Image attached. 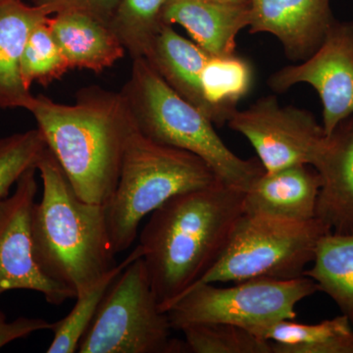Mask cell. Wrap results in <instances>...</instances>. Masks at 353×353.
<instances>
[{
  "mask_svg": "<svg viewBox=\"0 0 353 353\" xmlns=\"http://www.w3.org/2000/svg\"><path fill=\"white\" fill-rule=\"evenodd\" d=\"M243 199L245 192L218 181L173 196L150 214L139 245L163 312L217 263L243 215Z\"/></svg>",
  "mask_w": 353,
  "mask_h": 353,
  "instance_id": "obj_1",
  "label": "cell"
},
{
  "mask_svg": "<svg viewBox=\"0 0 353 353\" xmlns=\"http://www.w3.org/2000/svg\"><path fill=\"white\" fill-rule=\"evenodd\" d=\"M28 111L77 196L105 206L117 188L128 138L136 126L122 94L85 88L70 105L34 95Z\"/></svg>",
  "mask_w": 353,
  "mask_h": 353,
  "instance_id": "obj_2",
  "label": "cell"
},
{
  "mask_svg": "<svg viewBox=\"0 0 353 353\" xmlns=\"http://www.w3.org/2000/svg\"><path fill=\"white\" fill-rule=\"evenodd\" d=\"M37 169L43 190L32 212L34 257L46 276L73 290L77 297L117 265L105 206L77 196L48 148Z\"/></svg>",
  "mask_w": 353,
  "mask_h": 353,
  "instance_id": "obj_3",
  "label": "cell"
},
{
  "mask_svg": "<svg viewBox=\"0 0 353 353\" xmlns=\"http://www.w3.org/2000/svg\"><path fill=\"white\" fill-rule=\"evenodd\" d=\"M120 92L141 134L201 157L221 182L245 192L265 173L259 159H243L232 152L210 119L169 87L145 58L132 60L131 76Z\"/></svg>",
  "mask_w": 353,
  "mask_h": 353,
  "instance_id": "obj_4",
  "label": "cell"
},
{
  "mask_svg": "<svg viewBox=\"0 0 353 353\" xmlns=\"http://www.w3.org/2000/svg\"><path fill=\"white\" fill-rule=\"evenodd\" d=\"M218 181L201 157L152 141L134 126L125 148L117 188L105 205L114 252L131 248L141 221L164 202Z\"/></svg>",
  "mask_w": 353,
  "mask_h": 353,
  "instance_id": "obj_5",
  "label": "cell"
},
{
  "mask_svg": "<svg viewBox=\"0 0 353 353\" xmlns=\"http://www.w3.org/2000/svg\"><path fill=\"white\" fill-rule=\"evenodd\" d=\"M330 232L318 218L292 221L243 213L222 256L196 285L303 277L318 241Z\"/></svg>",
  "mask_w": 353,
  "mask_h": 353,
  "instance_id": "obj_6",
  "label": "cell"
},
{
  "mask_svg": "<svg viewBox=\"0 0 353 353\" xmlns=\"http://www.w3.org/2000/svg\"><path fill=\"white\" fill-rule=\"evenodd\" d=\"M170 320L159 304L143 257L128 265L108 288L80 341V353H183L172 338Z\"/></svg>",
  "mask_w": 353,
  "mask_h": 353,
  "instance_id": "obj_7",
  "label": "cell"
},
{
  "mask_svg": "<svg viewBox=\"0 0 353 353\" xmlns=\"http://www.w3.org/2000/svg\"><path fill=\"white\" fill-rule=\"evenodd\" d=\"M310 278L290 280L250 279L232 287L201 284L166 311L172 328L182 330L201 323H227L252 331L282 321L294 320L296 308L318 292Z\"/></svg>",
  "mask_w": 353,
  "mask_h": 353,
  "instance_id": "obj_8",
  "label": "cell"
},
{
  "mask_svg": "<svg viewBox=\"0 0 353 353\" xmlns=\"http://www.w3.org/2000/svg\"><path fill=\"white\" fill-rule=\"evenodd\" d=\"M228 125L250 141L265 172L314 166L327 138L312 113L282 108L275 95L262 97L245 110L236 109Z\"/></svg>",
  "mask_w": 353,
  "mask_h": 353,
  "instance_id": "obj_9",
  "label": "cell"
},
{
  "mask_svg": "<svg viewBox=\"0 0 353 353\" xmlns=\"http://www.w3.org/2000/svg\"><path fill=\"white\" fill-rule=\"evenodd\" d=\"M37 171L26 172L13 194L0 202V296L8 290H34L48 303L61 305L76 299L75 292L46 276L34 254L31 223Z\"/></svg>",
  "mask_w": 353,
  "mask_h": 353,
  "instance_id": "obj_10",
  "label": "cell"
},
{
  "mask_svg": "<svg viewBox=\"0 0 353 353\" xmlns=\"http://www.w3.org/2000/svg\"><path fill=\"white\" fill-rule=\"evenodd\" d=\"M297 83H308L319 95L326 136L353 115V22L334 21L314 54L268 79L269 87L276 92H287Z\"/></svg>",
  "mask_w": 353,
  "mask_h": 353,
  "instance_id": "obj_11",
  "label": "cell"
},
{
  "mask_svg": "<svg viewBox=\"0 0 353 353\" xmlns=\"http://www.w3.org/2000/svg\"><path fill=\"white\" fill-rule=\"evenodd\" d=\"M250 34L267 32L292 61H304L321 46L334 19L331 0H248Z\"/></svg>",
  "mask_w": 353,
  "mask_h": 353,
  "instance_id": "obj_12",
  "label": "cell"
},
{
  "mask_svg": "<svg viewBox=\"0 0 353 353\" xmlns=\"http://www.w3.org/2000/svg\"><path fill=\"white\" fill-rule=\"evenodd\" d=\"M313 167L322 178L316 218L332 233L353 234V115L327 136Z\"/></svg>",
  "mask_w": 353,
  "mask_h": 353,
  "instance_id": "obj_13",
  "label": "cell"
},
{
  "mask_svg": "<svg viewBox=\"0 0 353 353\" xmlns=\"http://www.w3.org/2000/svg\"><path fill=\"white\" fill-rule=\"evenodd\" d=\"M321 187V176L311 165L265 172L245 192L243 213L292 221L314 219Z\"/></svg>",
  "mask_w": 353,
  "mask_h": 353,
  "instance_id": "obj_14",
  "label": "cell"
},
{
  "mask_svg": "<svg viewBox=\"0 0 353 353\" xmlns=\"http://www.w3.org/2000/svg\"><path fill=\"white\" fill-rule=\"evenodd\" d=\"M162 21L180 25L210 57L236 54L239 32L250 27V4H229L209 0H168Z\"/></svg>",
  "mask_w": 353,
  "mask_h": 353,
  "instance_id": "obj_15",
  "label": "cell"
},
{
  "mask_svg": "<svg viewBox=\"0 0 353 353\" xmlns=\"http://www.w3.org/2000/svg\"><path fill=\"white\" fill-rule=\"evenodd\" d=\"M211 57L196 43L179 34L172 26L164 24L143 58L169 87L214 124V113L202 88V74Z\"/></svg>",
  "mask_w": 353,
  "mask_h": 353,
  "instance_id": "obj_16",
  "label": "cell"
},
{
  "mask_svg": "<svg viewBox=\"0 0 353 353\" xmlns=\"http://www.w3.org/2000/svg\"><path fill=\"white\" fill-rule=\"evenodd\" d=\"M48 22L71 70L101 73L126 53L110 26L90 14L61 11L50 16Z\"/></svg>",
  "mask_w": 353,
  "mask_h": 353,
  "instance_id": "obj_17",
  "label": "cell"
},
{
  "mask_svg": "<svg viewBox=\"0 0 353 353\" xmlns=\"http://www.w3.org/2000/svg\"><path fill=\"white\" fill-rule=\"evenodd\" d=\"M52 15L48 6H29L22 0L0 1V108H31L34 95L21 79V58L30 32Z\"/></svg>",
  "mask_w": 353,
  "mask_h": 353,
  "instance_id": "obj_18",
  "label": "cell"
},
{
  "mask_svg": "<svg viewBox=\"0 0 353 353\" xmlns=\"http://www.w3.org/2000/svg\"><path fill=\"white\" fill-rule=\"evenodd\" d=\"M252 332L268 341L273 353H353L352 322L343 314L318 324L282 320Z\"/></svg>",
  "mask_w": 353,
  "mask_h": 353,
  "instance_id": "obj_19",
  "label": "cell"
},
{
  "mask_svg": "<svg viewBox=\"0 0 353 353\" xmlns=\"http://www.w3.org/2000/svg\"><path fill=\"white\" fill-rule=\"evenodd\" d=\"M312 264L303 276L314 281L353 324V234H325Z\"/></svg>",
  "mask_w": 353,
  "mask_h": 353,
  "instance_id": "obj_20",
  "label": "cell"
},
{
  "mask_svg": "<svg viewBox=\"0 0 353 353\" xmlns=\"http://www.w3.org/2000/svg\"><path fill=\"white\" fill-rule=\"evenodd\" d=\"M252 83V67L238 55L209 59L202 74V88L214 113V125L228 123Z\"/></svg>",
  "mask_w": 353,
  "mask_h": 353,
  "instance_id": "obj_21",
  "label": "cell"
},
{
  "mask_svg": "<svg viewBox=\"0 0 353 353\" xmlns=\"http://www.w3.org/2000/svg\"><path fill=\"white\" fill-rule=\"evenodd\" d=\"M143 257V250L138 245L124 261L116 265L101 280L85 294L77 296V303L68 315L53 323L54 336L48 347V353H74L78 352L79 345L90 323L94 320L104 294L115 278L134 260Z\"/></svg>",
  "mask_w": 353,
  "mask_h": 353,
  "instance_id": "obj_22",
  "label": "cell"
},
{
  "mask_svg": "<svg viewBox=\"0 0 353 353\" xmlns=\"http://www.w3.org/2000/svg\"><path fill=\"white\" fill-rule=\"evenodd\" d=\"M168 0H120L111 29L132 60L145 57L148 46L164 25L162 13Z\"/></svg>",
  "mask_w": 353,
  "mask_h": 353,
  "instance_id": "obj_23",
  "label": "cell"
},
{
  "mask_svg": "<svg viewBox=\"0 0 353 353\" xmlns=\"http://www.w3.org/2000/svg\"><path fill=\"white\" fill-rule=\"evenodd\" d=\"M50 17L32 30L23 50L21 79L29 90L34 83L48 85L71 70L51 32Z\"/></svg>",
  "mask_w": 353,
  "mask_h": 353,
  "instance_id": "obj_24",
  "label": "cell"
},
{
  "mask_svg": "<svg viewBox=\"0 0 353 353\" xmlns=\"http://www.w3.org/2000/svg\"><path fill=\"white\" fill-rule=\"evenodd\" d=\"M187 352L273 353L271 343L250 330L227 323H201L181 330Z\"/></svg>",
  "mask_w": 353,
  "mask_h": 353,
  "instance_id": "obj_25",
  "label": "cell"
},
{
  "mask_svg": "<svg viewBox=\"0 0 353 353\" xmlns=\"http://www.w3.org/2000/svg\"><path fill=\"white\" fill-rule=\"evenodd\" d=\"M46 148L38 128L0 139V202L26 172L37 168Z\"/></svg>",
  "mask_w": 353,
  "mask_h": 353,
  "instance_id": "obj_26",
  "label": "cell"
},
{
  "mask_svg": "<svg viewBox=\"0 0 353 353\" xmlns=\"http://www.w3.org/2000/svg\"><path fill=\"white\" fill-rule=\"evenodd\" d=\"M120 0H34L37 6H48L53 15L61 11H79L90 14L110 24Z\"/></svg>",
  "mask_w": 353,
  "mask_h": 353,
  "instance_id": "obj_27",
  "label": "cell"
},
{
  "mask_svg": "<svg viewBox=\"0 0 353 353\" xmlns=\"http://www.w3.org/2000/svg\"><path fill=\"white\" fill-rule=\"evenodd\" d=\"M51 328L52 324L41 318L19 317L12 322H8L6 313L0 310V348L18 339Z\"/></svg>",
  "mask_w": 353,
  "mask_h": 353,
  "instance_id": "obj_28",
  "label": "cell"
},
{
  "mask_svg": "<svg viewBox=\"0 0 353 353\" xmlns=\"http://www.w3.org/2000/svg\"><path fill=\"white\" fill-rule=\"evenodd\" d=\"M0 1H2V0H0Z\"/></svg>",
  "mask_w": 353,
  "mask_h": 353,
  "instance_id": "obj_29",
  "label": "cell"
}]
</instances>
